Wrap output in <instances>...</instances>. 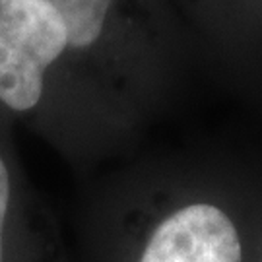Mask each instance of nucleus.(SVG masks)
Here are the masks:
<instances>
[{
    "label": "nucleus",
    "mask_w": 262,
    "mask_h": 262,
    "mask_svg": "<svg viewBox=\"0 0 262 262\" xmlns=\"http://www.w3.org/2000/svg\"><path fill=\"white\" fill-rule=\"evenodd\" d=\"M243 212L212 198H187L140 212L121 262H247Z\"/></svg>",
    "instance_id": "nucleus-1"
},
{
    "label": "nucleus",
    "mask_w": 262,
    "mask_h": 262,
    "mask_svg": "<svg viewBox=\"0 0 262 262\" xmlns=\"http://www.w3.org/2000/svg\"><path fill=\"white\" fill-rule=\"evenodd\" d=\"M0 24L28 49L43 70L68 45L64 19L47 0H0Z\"/></svg>",
    "instance_id": "nucleus-2"
},
{
    "label": "nucleus",
    "mask_w": 262,
    "mask_h": 262,
    "mask_svg": "<svg viewBox=\"0 0 262 262\" xmlns=\"http://www.w3.org/2000/svg\"><path fill=\"white\" fill-rule=\"evenodd\" d=\"M43 85L45 70L0 24V101L14 111H29L41 101Z\"/></svg>",
    "instance_id": "nucleus-3"
},
{
    "label": "nucleus",
    "mask_w": 262,
    "mask_h": 262,
    "mask_svg": "<svg viewBox=\"0 0 262 262\" xmlns=\"http://www.w3.org/2000/svg\"><path fill=\"white\" fill-rule=\"evenodd\" d=\"M62 16L68 29V45L90 47L103 31L113 0H47Z\"/></svg>",
    "instance_id": "nucleus-4"
},
{
    "label": "nucleus",
    "mask_w": 262,
    "mask_h": 262,
    "mask_svg": "<svg viewBox=\"0 0 262 262\" xmlns=\"http://www.w3.org/2000/svg\"><path fill=\"white\" fill-rule=\"evenodd\" d=\"M10 214V173L0 158V262H6V225Z\"/></svg>",
    "instance_id": "nucleus-5"
},
{
    "label": "nucleus",
    "mask_w": 262,
    "mask_h": 262,
    "mask_svg": "<svg viewBox=\"0 0 262 262\" xmlns=\"http://www.w3.org/2000/svg\"><path fill=\"white\" fill-rule=\"evenodd\" d=\"M258 262H262V253H260V258H258Z\"/></svg>",
    "instance_id": "nucleus-6"
}]
</instances>
